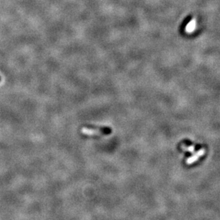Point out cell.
I'll return each mask as SVG.
<instances>
[{
    "mask_svg": "<svg viewBox=\"0 0 220 220\" xmlns=\"http://www.w3.org/2000/svg\"><path fill=\"white\" fill-rule=\"evenodd\" d=\"M0 82H1V77H0Z\"/></svg>",
    "mask_w": 220,
    "mask_h": 220,
    "instance_id": "4",
    "label": "cell"
},
{
    "mask_svg": "<svg viewBox=\"0 0 220 220\" xmlns=\"http://www.w3.org/2000/svg\"><path fill=\"white\" fill-rule=\"evenodd\" d=\"M84 129L89 133H99L103 135H109L112 132V129L108 126H97L93 125H86Z\"/></svg>",
    "mask_w": 220,
    "mask_h": 220,
    "instance_id": "1",
    "label": "cell"
},
{
    "mask_svg": "<svg viewBox=\"0 0 220 220\" xmlns=\"http://www.w3.org/2000/svg\"><path fill=\"white\" fill-rule=\"evenodd\" d=\"M204 153V150H200V151L197 152V153L195 154V155H194L193 156H192L191 157H190V158H189L187 160V163L188 164L194 163V162H196V161H197V159L200 158V157H202V156L203 155Z\"/></svg>",
    "mask_w": 220,
    "mask_h": 220,
    "instance_id": "2",
    "label": "cell"
},
{
    "mask_svg": "<svg viewBox=\"0 0 220 220\" xmlns=\"http://www.w3.org/2000/svg\"><path fill=\"white\" fill-rule=\"evenodd\" d=\"M195 27H196V22H195V21H193V22H190V25L187 27V31L189 32H191L192 31L194 30V29H195Z\"/></svg>",
    "mask_w": 220,
    "mask_h": 220,
    "instance_id": "3",
    "label": "cell"
}]
</instances>
